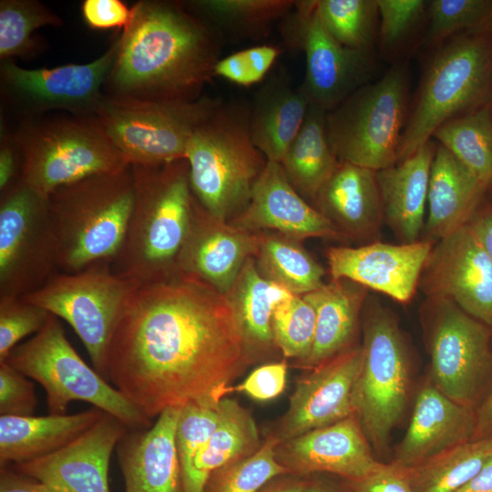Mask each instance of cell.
Returning a JSON list of instances; mask_svg holds the SVG:
<instances>
[{"instance_id":"6da1fadb","label":"cell","mask_w":492,"mask_h":492,"mask_svg":"<svg viewBox=\"0 0 492 492\" xmlns=\"http://www.w3.org/2000/svg\"><path fill=\"white\" fill-rule=\"evenodd\" d=\"M248 356L227 295L179 273L133 292L111 338L107 380L152 419L221 400Z\"/></svg>"},{"instance_id":"7a4b0ae2","label":"cell","mask_w":492,"mask_h":492,"mask_svg":"<svg viewBox=\"0 0 492 492\" xmlns=\"http://www.w3.org/2000/svg\"><path fill=\"white\" fill-rule=\"evenodd\" d=\"M104 84L107 98L123 102L194 101L214 77L218 33L184 2L141 0Z\"/></svg>"},{"instance_id":"3957f363","label":"cell","mask_w":492,"mask_h":492,"mask_svg":"<svg viewBox=\"0 0 492 492\" xmlns=\"http://www.w3.org/2000/svg\"><path fill=\"white\" fill-rule=\"evenodd\" d=\"M132 168V211L110 267L114 273L141 286L179 274L178 261L190 232L194 197L186 159Z\"/></svg>"},{"instance_id":"277c9868","label":"cell","mask_w":492,"mask_h":492,"mask_svg":"<svg viewBox=\"0 0 492 492\" xmlns=\"http://www.w3.org/2000/svg\"><path fill=\"white\" fill-rule=\"evenodd\" d=\"M492 104V33L454 36L426 62L401 134L398 161L431 140L446 121Z\"/></svg>"},{"instance_id":"5b68a950","label":"cell","mask_w":492,"mask_h":492,"mask_svg":"<svg viewBox=\"0 0 492 492\" xmlns=\"http://www.w3.org/2000/svg\"><path fill=\"white\" fill-rule=\"evenodd\" d=\"M59 272L75 273L118 253L134 202L132 165L60 187L49 196Z\"/></svg>"},{"instance_id":"8992f818","label":"cell","mask_w":492,"mask_h":492,"mask_svg":"<svg viewBox=\"0 0 492 492\" xmlns=\"http://www.w3.org/2000/svg\"><path fill=\"white\" fill-rule=\"evenodd\" d=\"M185 159L193 197L223 222L246 208L268 161L252 142L250 108L222 102L190 137Z\"/></svg>"},{"instance_id":"52a82bcc","label":"cell","mask_w":492,"mask_h":492,"mask_svg":"<svg viewBox=\"0 0 492 492\" xmlns=\"http://www.w3.org/2000/svg\"><path fill=\"white\" fill-rule=\"evenodd\" d=\"M13 132L23 155L21 180L46 197L129 165L95 117L49 113L17 120Z\"/></svg>"},{"instance_id":"ba28073f","label":"cell","mask_w":492,"mask_h":492,"mask_svg":"<svg viewBox=\"0 0 492 492\" xmlns=\"http://www.w3.org/2000/svg\"><path fill=\"white\" fill-rule=\"evenodd\" d=\"M409 87L407 62L399 61L379 80L360 87L327 112V135L339 161L375 171L398 161Z\"/></svg>"},{"instance_id":"9c48e42d","label":"cell","mask_w":492,"mask_h":492,"mask_svg":"<svg viewBox=\"0 0 492 492\" xmlns=\"http://www.w3.org/2000/svg\"><path fill=\"white\" fill-rule=\"evenodd\" d=\"M4 362L42 385L51 415H64L72 402L82 401L118 418L128 429L149 426L150 419L80 357L53 314Z\"/></svg>"},{"instance_id":"30bf717a","label":"cell","mask_w":492,"mask_h":492,"mask_svg":"<svg viewBox=\"0 0 492 492\" xmlns=\"http://www.w3.org/2000/svg\"><path fill=\"white\" fill-rule=\"evenodd\" d=\"M138 287L104 261L75 273L58 272L23 297L66 321L84 344L93 368L107 379L111 338Z\"/></svg>"},{"instance_id":"8fae6325","label":"cell","mask_w":492,"mask_h":492,"mask_svg":"<svg viewBox=\"0 0 492 492\" xmlns=\"http://www.w3.org/2000/svg\"><path fill=\"white\" fill-rule=\"evenodd\" d=\"M409 361L393 313L379 304L370 310L362 345V364L354 389V414L376 452H385L391 432L405 409Z\"/></svg>"},{"instance_id":"7c38bea8","label":"cell","mask_w":492,"mask_h":492,"mask_svg":"<svg viewBox=\"0 0 492 492\" xmlns=\"http://www.w3.org/2000/svg\"><path fill=\"white\" fill-rule=\"evenodd\" d=\"M221 100L123 102L105 97L95 118L130 165L158 166L185 159L197 128Z\"/></svg>"},{"instance_id":"4fadbf2b","label":"cell","mask_w":492,"mask_h":492,"mask_svg":"<svg viewBox=\"0 0 492 492\" xmlns=\"http://www.w3.org/2000/svg\"><path fill=\"white\" fill-rule=\"evenodd\" d=\"M48 197L23 180L0 193V296L23 297L59 272Z\"/></svg>"},{"instance_id":"5bb4252c","label":"cell","mask_w":492,"mask_h":492,"mask_svg":"<svg viewBox=\"0 0 492 492\" xmlns=\"http://www.w3.org/2000/svg\"><path fill=\"white\" fill-rule=\"evenodd\" d=\"M118 47L116 35L108 50L87 64L26 69L14 60L0 63L2 108L17 120L38 118L54 111L95 117L105 99L104 84Z\"/></svg>"},{"instance_id":"9a60e30c","label":"cell","mask_w":492,"mask_h":492,"mask_svg":"<svg viewBox=\"0 0 492 492\" xmlns=\"http://www.w3.org/2000/svg\"><path fill=\"white\" fill-rule=\"evenodd\" d=\"M430 381L452 400L477 408L492 372V330L452 302L427 298Z\"/></svg>"},{"instance_id":"2e32d148","label":"cell","mask_w":492,"mask_h":492,"mask_svg":"<svg viewBox=\"0 0 492 492\" xmlns=\"http://www.w3.org/2000/svg\"><path fill=\"white\" fill-rule=\"evenodd\" d=\"M287 26L288 42L302 48L306 57L302 89L311 104L331 111L374 71L372 50L352 49L334 40L323 26L317 0L295 1Z\"/></svg>"},{"instance_id":"e0dca14e","label":"cell","mask_w":492,"mask_h":492,"mask_svg":"<svg viewBox=\"0 0 492 492\" xmlns=\"http://www.w3.org/2000/svg\"><path fill=\"white\" fill-rule=\"evenodd\" d=\"M419 286L492 330V260L468 224L435 242Z\"/></svg>"},{"instance_id":"ac0fdd59","label":"cell","mask_w":492,"mask_h":492,"mask_svg":"<svg viewBox=\"0 0 492 492\" xmlns=\"http://www.w3.org/2000/svg\"><path fill=\"white\" fill-rule=\"evenodd\" d=\"M128 430L118 418L104 413L90 428L62 448L12 466L36 480L48 492H110V457Z\"/></svg>"},{"instance_id":"d6986e66","label":"cell","mask_w":492,"mask_h":492,"mask_svg":"<svg viewBox=\"0 0 492 492\" xmlns=\"http://www.w3.org/2000/svg\"><path fill=\"white\" fill-rule=\"evenodd\" d=\"M361 364L362 347L349 348L300 379L272 433L279 444L355 415L354 389Z\"/></svg>"},{"instance_id":"ffe728a7","label":"cell","mask_w":492,"mask_h":492,"mask_svg":"<svg viewBox=\"0 0 492 492\" xmlns=\"http://www.w3.org/2000/svg\"><path fill=\"white\" fill-rule=\"evenodd\" d=\"M434 242L420 239L392 244L379 241L360 247H332L327 261L332 280L344 279L401 302L414 297Z\"/></svg>"},{"instance_id":"44dd1931","label":"cell","mask_w":492,"mask_h":492,"mask_svg":"<svg viewBox=\"0 0 492 492\" xmlns=\"http://www.w3.org/2000/svg\"><path fill=\"white\" fill-rule=\"evenodd\" d=\"M276 456L289 473L327 472L357 480L382 466L355 415L317 428L276 446Z\"/></svg>"},{"instance_id":"7402d4cb","label":"cell","mask_w":492,"mask_h":492,"mask_svg":"<svg viewBox=\"0 0 492 492\" xmlns=\"http://www.w3.org/2000/svg\"><path fill=\"white\" fill-rule=\"evenodd\" d=\"M259 234L210 216L194 198L190 232L178 261V272L227 295L243 265L255 256Z\"/></svg>"},{"instance_id":"603a6c76","label":"cell","mask_w":492,"mask_h":492,"mask_svg":"<svg viewBox=\"0 0 492 492\" xmlns=\"http://www.w3.org/2000/svg\"><path fill=\"white\" fill-rule=\"evenodd\" d=\"M234 222L251 232L273 230L295 241L340 234L327 217L296 191L282 164L269 160L253 186L248 205Z\"/></svg>"},{"instance_id":"cb8c5ba5","label":"cell","mask_w":492,"mask_h":492,"mask_svg":"<svg viewBox=\"0 0 492 492\" xmlns=\"http://www.w3.org/2000/svg\"><path fill=\"white\" fill-rule=\"evenodd\" d=\"M181 407L166 409L151 426L128 429L120 439L117 453L124 492H183L176 446Z\"/></svg>"},{"instance_id":"d4e9b609","label":"cell","mask_w":492,"mask_h":492,"mask_svg":"<svg viewBox=\"0 0 492 492\" xmlns=\"http://www.w3.org/2000/svg\"><path fill=\"white\" fill-rule=\"evenodd\" d=\"M476 429V409L452 400L429 380L417 394L409 425L393 462L413 467L474 439Z\"/></svg>"},{"instance_id":"484cf974","label":"cell","mask_w":492,"mask_h":492,"mask_svg":"<svg viewBox=\"0 0 492 492\" xmlns=\"http://www.w3.org/2000/svg\"><path fill=\"white\" fill-rule=\"evenodd\" d=\"M436 145L429 140L407 158L376 171L384 220L401 243L420 240L432 161Z\"/></svg>"},{"instance_id":"4316f807","label":"cell","mask_w":492,"mask_h":492,"mask_svg":"<svg viewBox=\"0 0 492 492\" xmlns=\"http://www.w3.org/2000/svg\"><path fill=\"white\" fill-rule=\"evenodd\" d=\"M314 200L339 231L362 240L377 237L384 214L375 170L340 161Z\"/></svg>"},{"instance_id":"83f0119b","label":"cell","mask_w":492,"mask_h":492,"mask_svg":"<svg viewBox=\"0 0 492 492\" xmlns=\"http://www.w3.org/2000/svg\"><path fill=\"white\" fill-rule=\"evenodd\" d=\"M487 189L443 146L436 145L427 192V240L434 243L468 223Z\"/></svg>"},{"instance_id":"f1b7e54d","label":"cell","mask_w":492,"mask_h":492,"mask_svg":"<svg viewBox=\"0 0 492 492\" xmlns=\"http://www.w3.org/2000/svg\"><path fill=\"white\" fill-rule=\"evenodd\" d=\"M92 408L72 415H0V466H12L51 454L67 446L101 418Z\"/></svg>"},{"instance_id":"f546056e","label":"cell","mask_w":492,"mask_h":492,"mask_svg":"<svg viewBox=\"0 0 492 492\" xmlns=\"http://www.w3.org/2000/svg\"><path fill=\"white\" fill-rule=\"evenodd\" d=\"M311 102L301 87L282 75L272 77L256 94L250 109L252 142L269 161H282L299 132Z\"/></svg>"},{"instance_id":"4dcf8cb0","label":"cell","mask_w":492,"mask_h":492,"mask_svg":"<svg viewBox=\"0 0 492 492\" xmlns=\"http://www.w3.org/2000/svg\"><path fill=\"white\" fill-rule=\"evenodd\" d=\"M367 289L348 280H332L304 294L316 314L315 335L303 366L313 368L349 349Z\"/></svg>"},{"instance_id":"1f68e13d","label":"cell","mask_w":492,"mask_h":492,"mask_svg":"<svg viewBox=\"0 0 492 492\" xmlns=\"http://www.w3.org/2000/svg\"><path fill=\"white\" fill-rule=\"evenodd\" d=\"M261 445L251 415L236 401L224 397L216 429L182 480L183 492H205L216 471L251 456Z\"/></svg>"},{"instance_id":"d6a6232c","label":"cell","mask_w":492,"mask_h":492,"mask_svg":"<svg viewBox=\"0 0 492 492\" xmlns=\"http://www.w3.org/2000/svg\"><path fill=\"white\" fill-rule=\"evenodd\" d=\"M327 111L311 104L281 164L296 191L315 200L339 164L326 128Z\"/></svg>"},{"instance_id":"836d02e7","label":"cell","mask_w":492,"mask_h":492,"mask_svg":"<svg viewBox=\"0 0 492 492\" xmlns=\"http://www.w3.org/2000/svg\"><path fill=\"white\" fill-rule=\"evenodd\" d=\"M292 293L266 279L251 257L243 265L227 294L241 323L249 353L266 350L273 343L272 316L275 308Z\"/></svg>"},{"instance_id":"e575fe53","label":"cell","mask_w":492,"mask_h":492,"mask_svg":"<svg viewBox=\"0 0 492 492\" xmlns=\"http://www.w3.org/2000/svg\"><path fill=\"white\" fill-rule=\"evenodd\" d=\"M492 457V435L457 445L405 467L414 492H456Z\"/></svg>"},{"instance_id":"d590c367","label":"cell","mask_w":492,"mask_h":492,"mask_svg":"<svg viewBox=\"0 0 492 492\" xmlns=\"http://www.w3.org/2000/svg\"><path fill=\"white\" fill-rule=\"evenodd\" d=\"M297 241L279 233L259 234L255 261L266 279L304 295L324 284V270Z\"/></svg>"},{"instance_id":"8d00e7d4","label":"cell","mask_w":492,"mask_h":492,"mask_svg":"<svg viewBox=\"0 0 492 492\" xmlns=\"http://www.w3.org/2000/svg\"><path fill=\"white\" fill-rule=\"evenodd\" d=\"M433 138L487 190L492 187V104L446 121Z\"/></svg>"},{"instance_id":"74e56055","label":"cell","mask_w":492,"mask_h":492,"mask_svg":"<svg viewBox=\"0 0 492 492\" xmlns=\"http://www.w3.org/2000/svg\"><path fill=\"white\" fill-rule=\"evenodd\" d=\"M295 1L292 0H194L184 4L217 33L234 36L265 34L274 22L285 18Z\"/></svg>"},{"instance_id":"f35d334b","label":"cell","mask_w":492,"mask_h":492,"mask_svg":"<svg viewBox=\"0 0 492 492\" xmlns=\"http://www.w3.org/2000/svg\"><path fill=\"white\" fill-rule=\"evenodd\" d=\"M62 26V18L37 0H1L0 60L32 57L42 46L36 31Z\"/></svg>"},{"instance_id":"ab89813d","label":"cell","mask_w":492,"mask_h":492,"mask_svg":"<svg viewBox=\"0 0 492 492\" xmlns=\"http://www.w3.org/2000/svg\"><path fill=\"white\" fill-rule=\"evenodd\" d=\"M317 9L323 26L339 44L373 49L379 15L376 0H317Z\"/></svg>"},{"instance_id":"60d3db41","label":"cell","mask_w":492,"mask_h":492,"mask_svg":"<svg viewBox=\"0 0 492 492\" xmlns=\"http://www.w3.org/2000/svg\"><path fill=\"white\" fill-rule=\"evenodd\" d=\"M278 444L270 434L256 452L216 471L205 492H259L270 480L289 473L277 459Z\"/></svg>"},{"instance_id":"b9f144b4","label":"cell","mask_w":492,"mask_h":492,"mask_svg":"<svg viewBox=\"0 0 492 492\" xmlns=\"http://www.w3.org/2000/svg\"><path fill=\"white\" fill-rule=\"evenodd\" d=\"M426 22L424 43L435 47L458 34L489 28L492 0H431Z\"/></svg>"},{"instance_id":"7bdbcfd3","label":"cell","mask_w":492,"mask_h":492,"mask_svg":"<svg viewBox=\"0 0 492 492\" xmlns=\"http://www.w3.org/2000/svg\"><path fill=\"white\" fill-rule=\"evenodd\" d=\"M315 326L316 314L313 305L303 295H292L273 311V343L285 357L297 358L303 365L313 349Z\"/></svg>"},{"instance_id":"ee69618b","label":"cell","mask_w":492,"mask_h":492,"mask_svg":"<svg viewBox=\"0 0 492 492\" xmlns=\"http://www.w3.org/2000/svg\"><path fill=\"white\" fill-rule=\"evenodd\" d=\"M221 400L190 402L181 407L176 446L182 480L190 473L194 460L218 425Z\"/></svg>"},{"instance_id":"f6af8a7d","label":"cell","mask_w":492,"mask_h":492,"mask_svg":"<svg viewBox=\"0 0 492 492\" xmlns=\"http://www.w3.org/2000/svg\"><path fill=\"white\" fill-rule=\"evenodd\" d=\"M380 16L379 46L384 56L393 57L426 20L424 0H376Z\"/></svg>"},{"instance_id":"bcb514c9","label":"cell","mask_w":492,"mask_h":492,"mask_svg":"<svg viewBox=\"0 0 492 492\" xmlns=\"http://www.w3.org/2000/svg\"><path fill=\"white\" fill-rule=\"evenodd\" d=\"M24 297L0 296V363L30 334H36L50 316Z\"/></svg>"},{"instance_id":"7dc6e473","label":"cell","mask_w":492,"mask_h":492,"mask_svg":"<svg viewBox=\"0 0 492 492\" xmlns=\"http://www.w3.org/2000/svg\"><path fill=\"white\" fill-rule=\"evenodd\" d=\"M281 53L270 45L251 46L223 58L214 66V77H220L239 86L249 87L261 81Z\"/></svg>"},{"instance_id":"c3c4849f","label":"cell","mask_w":492,"mask_h":492,"mask_svg":"<svg viewBox=\"0 0 492 492\" xmlns=\"http://www.w3.org/2000/svg\"><path fill=\"white\" fill-rule=\"evenodd\" d=\"M36 405L35 385L29 377L6 362L0 363V415H33Z\"/></svg>"},{"instance_id":"681fc988","label":"cell","mask_w":492,"mask_h":492,"mask_svg":"<svg viewBox=\"0 0 492 492\" xmlns=\"http://www.w3.org/2000/svg\"><path fill=\"white\" fill-rule=\"evenodd\" d=\"M285 361L267 364L254 369L234 390L258 401H268L281 395L287 379Z\"/></svg>"},{"instance_id":"f907efd6","label":"cell","mask_w":492,"mask_h":492,"mask_svg":"<svg viewBox=\"0 0 492 492\" xmlns=\"http://www.w3.org/2000/svg\"><path fill=\"white\" fill-rule=\"evenodd\" d=\"M84 22L92 29H117L121 32L130 22L132 7L121 0H84L81 4Z\"/></svg>"},{"instance_id":"816d5d0a","label":"cell","mask_w":492,"mask_h":492,"mask_svg":"<svg viewBox=\"0 0 492 492\" xmlns=\"http://www.w3.org/2000/svg\"><path fill=\"white\" fill-rule=\"evenodd\" d=\"M352 492H414L405 467L395 462L357 480H349Z\"/></svg>"},{"instance_id":"f5cc1de1","label":"cell","mask_w":492,"mask_h":492,"mask_svg":"<svg viewBox=\"0 0 492 492\" xmlns=\"http://www.w3.org/2000/svg\"><path fill=\"white\" fill-rule=\"evenodd\" d=\"M23 155L20 146L9 128L6 121L1 118L0 128V193L5 192L21 180Z\"/></svg>"},{"instance_id":"db71d44e","label":"cell","mask_w":492,"mask_h":492,"mask_svg":"<svg viewBox=\"0 0 492 492\" xmlns=\"http://www.w3.org/2000/svg\"><path fill=\"white\" fill-rule=\"evenodd\" d=\"M467 224L492 260V202L480 203Z\"/></svg>"},{"instance_id":"11a10c76","label":"cell","mask_w":492,"mask_h":492,"mask_svg":"<svg viewBox=\"0 0 492 492\" xmlns=\"http://www.w3.org/2000/svg\"><path fill=\"white\" fill-rule=\"evenodd\" d=\"M0 492H48L36 480L16 471L12 466H0Z\"/></svg>"},{"instance_id":"9f6ffc18","label":"cell","mask_w":492,"mask_h":492,"mask_svg":"<svg viewBox=\"0 0 492 492\" xmlns=\"http://www.w3.org/2000/svg\"><path fill=\"white\" fill-rule=\"evenodd\" d=\"M477 429L474 439L492 435V389L476 408Z\"/></svg>"},{"instance_id":"6f0895ef","label":"cell","mask_w":492,"mask_h":492,"mask_svg":"<svg viewBox=\"0 0 492 492\" xmlns=\"http://www.w3.org/2000/svg\"><path fill=\"white\" fill-rule=\"evenodd\" d=\"M456 492H492V457L472 479Z\"/></svg>"},{"instance_id":"680465c9","label":"cell","mask_w":492,"mask_h":492,"mask_svg":"<svg viewBox=\"0 0 492 492\" xmlns=\"http://www.w3.org/2000/svg\"><path fill=\"white\" fill-rule=\"evenodd\" d=\"M305 484L298 481H283L264 489L261 492H305Z\"/></svg>"},{"instance_id":"91938a15","label":"cell","mask_w":492,"mask_h":492,"mask_svg":"<svg viewBox=\"0 0 492 492\" xmlns=\"http://www.w3.org/2000/svg\"><path fill=\"white\" fill-rule=\"evenodd\" d=\"M305 492H333V491L318 484H310V485L305 486Z\"/></svg>"},{"instance_id":"94428289","label":"cell","mask_w":492,"mask_h":492,"mask_svg":"<svg viewBox=\"0 0 492 492\" xmlns=\"http://www.w3.org/2000/svg\"><path fill=\"white\" fill-rule=\"evenodd\" d=\"M490 30H491V33H492V23H491V25H490Z\"/></svg>"}]
</instances>
